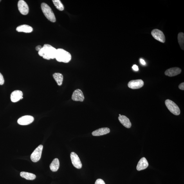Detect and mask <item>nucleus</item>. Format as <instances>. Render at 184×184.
<instances>
[{"instance_id": "2eb2a0df", "label": "nucleus", "mask_w": 184, "mask_h": 184, "mask_svg": "<svg viewBox=\"0 0 184 184\" xmlns=\"http://www.w3.org/2000/svg\"><path fill=\"white\" fill-rule=\"evenodd\" d=\"M110 132V130L108 127H103L96 130L92 132L94 136H100L108 134Z\"/></svg>"}, {"instance_id": "6e6552de", "label": "nucleus", "mask_w": 184, "mask_h": 184, "mask_svg": "<svg viewBox=\"0 0 184 184\" xmlns=\"http://www.w3.org/2000/svg\"><path fill=\"white\" fill-rule=\"evenodd\" d=\"M70 157L72 164L75 168L80 169L82 167V163L79 157L75 152H72L70 154Z\"/></svg>"}, {"instance_id": "a211bd4d", "label": "nucleus", "mask_w": 184, "mask_h": 184, "mask_svg": "<svg viewBox=\"0 0 184 184\" xmlns=\"http://www.w3.org/2000/svg\"><path fill=\"white\" fill-rule=\"evenodd\" d=\"M60 164L58 159L55 158L53 161L50 166V170L53 172H57L59 169Z\"/></svg>"}, {"instance_id": "9b49d317", "label": "nucleus", "mask_w": 184, "mask_h": 184, "mask_svg": "<svg viewBox=\"0 0 184 184\" xmlns=\"http://www.w3.org/2000/svg\"><path fill=\"white\" fill-rule=\"evenodd\" d=\"M34 120V118L33 116L26 115L19 118L17 120V123L21 125H27L32 123Z\"/></svg>"}, {"instance_id": "9d476101", "label": "nucleus", "mask_w": 184, "mask_h": 184, "mask_svg": "<svg viewBox=\"0 0 184 184\" xmlns=\"http://www.w3.org/2000/svg\"><path fill=\"white\" fill-rule=\"evenodd\" d=\"M144 82L142 80H133L130 81L128 83V86L132 89H138L142 88Z\"/></svg>"}, {"instance_id": "20e7f679", "label": "nucleus", "mask_w": 184, "mask_h": 184, "mask_svg": "<svg viewBox=\"0 0 184 184\" xmlns=\"http://www.w3.org/2000/svg\"><path fill=\"white\" fill-rule=\"evenodd\" d=\"M165 104L167 109L172 114L175 115H180V109L175 103L171 100L167 99L165 101Z\"/></svg>"}, {"instance_id": "39448f33", "label": "nucleus", "mask_w": 184, "mask_h": 184, "mask_svg": "<svg viewBox=\"0 0 184 184\" xmlns=\"http://www.w3.org/2000/svg\"><path fill=\"white\" fill-rule=\"evenodd\" d=\"M43 146L40 145L35 149L31 154L30 159L33 162H37L41 159Z\"/></svg>"}, {"instance_id": "0eeeda50", "label": "nucleus", "mask_w": 184, "mask_h": 184, "mask_svg": "<svg viewBox=\"0 0 184 184\" xmlns=\"http://www.w3.org/2000/svg\"><path fill=\"white\" fill-rule=\"evenodd\" d=\"M18 8L20 13L23 15L28 14L29 9L28 4L23 0H20L18 3Z\"/></svg>"}, {"instance_id": "cd10ccee", "label": "nucleus", "mask_w": 184, "mask_h": 184, "mask_svg": "<svg viewBox=\"0 0 184 184\" xmlns=\"http://www.w3.org/2000/svg\"><path fill=\"white\" fill-rule=\"evenodd\" d=\"M140 61L141 64H142L143 65H145L146 63L144 60L142 59H140Z\"/></svg>"}, {"instance_id": "b1692460", "label": "nucleus", "mask_w": 184, "mask_h": 184, "mask_svg": "<svg viewBox=\"0 0 184 184\" xmlns=\"http://www.w3.org/2000/svg\"><path fill=\"white\" fill-rule=\"evenodd\" d=\"M4 79L3 76L2 74L0 73V85H3L4 83Z\"/></svg>"}, {"instance_id": "f03ea898", "label": "nucleus", "mask_w": 184, "mask_h": 184, "mask_svg": "<svg viewBox=\"0 0 184 184\" xmlns=\"http://www.w3.org/2000/svg\"><path fill=\"white\" fill-rule=\"evenodd\" d=\"M71 57L70 53L68 51L63 49H57L55 58L58 62L67 63L71 61Z\"/></svg>"}, {"instance_id": "f8f14e48", "label": "nucleus", "mask_w": 184, "mask_h": 184, "mask_svg": "<svg viewBox=\"0 0 184 184\" xmlns=\"http://www.w3.org/2000/svg\"><path fill=\"white\" fill-rule=\"evenodd\" d=\"M23 93L22 91L19 90L15 91L11 94V100L13 102H17L23 98Z\"/></svg>"}, {"instance_id": "c85d7f7f", "label": "nucleus", "mask_w": 184, "mask_h": 184, "mask_svg": "<svg viewBox=\"0 0 184 184\" xmlns=\"http://www.w3.org/2000/svg\"><path fill=\"white\" fill-rule=\"evenodd\" d=\"M119 116H121V114H119Z\"/></svg>"}, {"instance_id": "7ed1b4c3", "label": "nucleus", "mask_w": 184, "mask_h": 184, "mask_svg": "<svg viewBox=\"0 0 184 184\" xmlns=\"http://www.w3.org/2000/svg\"><path fill=\"white\" fill-rule=\"evenodd\" d=\"M41 8L46 18L51 22L54 23L56 21V17L52 9L48 4L42 3Z\"/></svg>"}, {"instance_id": "aec40b11", "label": "nucleus", "mask_w": 184, "mask_h": 184, "mask_svg": "<svg viewBox=\"0 0 184 184\" xmlns=\"http://www.w3.org/2000/svg\"><path fill=\"white\" fill-rule=\"evenodd\" d=\"M53 77L58 86H61L63 80V76L62 74L59 73H55L53 74Z\"/></svg>"}, {"instance_id": "dca6fc26", "label": "nucleus", "mask_w": 184, "mask_h": 184, "mask_svg": "<svg viewBox=\"0 0 184 184\" xmlns=\"http://www.w3.org/2000/svg\"><path fill=\"white\" fill-rule=\"evenodd\" d=\"M118 120L120 122L127 128H130L131 127L132 124L129 119L124 115H121L118 117Z\"/></svg>"}, {"instance_id": "423d86ee", "label": "nucleus", "mask_w": 184, "mask_h": 184, "mask_svg": "<svg viewBox=\"0 0 184 184\" xmlns=\"http://www.w3.org/2000/svg\"><path fill=\"white\" fill-rule=\"evenodd\" d=\"M151 35L154 38L163 43L165 41V38L162 31L158 29H154L151 31Z\"/></svg>"}, {"instance_id": "c756f323", "label": "nucleus", "mask_w": 184, "mask_h": 184, "mask_svg": "<svg viewBox=\"0 0 184 184\" xmlns=\"http://www.w3.org/2000/svg\"><path fill=\"white\" fill-rule=\"evenodd\" d=\"M1 0H0V2H1Z\"/></svg>"}, {"instance_id": "f257e3e1", "label": "nucleus", "mask_w": 184, "mask_h": 184, "mask_svg": "<svg viewBox=\"0 0 184 184\" xmlns=\"http://www.w3.org/2000/svg\"><path fill=\"white\" fill-rule=\"evenodd\" d=\"M57 49L48 44H44L38 51L39 55L45 59L50 60L55 58Z\"/></svg>"}, {"instance_id": "a878e982", "label": "nucleus", "mask_w": 184, "mask_h": 184, "mask_svg": "<svg viewBox=\"0 0 184 184\" xmlns=\"http://www.w3.org/2000/svg\"><path fill=\"white\" fill-rule=\"evenodd\" d=\"M132 68L135 71H138V67L136 65H134L133 67H132Z\"/></svg>"}, {"instance_id": "4468645a", "label": "nucleus", "mask_w": 184, "mask_h": 184, "mask_svg": "<svg viewBox=\"0 0 184 184\" xmlns=\"http://www.w3.org/2000/svg\"><path fill=\"white\" fill-rule=\"evenodd\" d=\"M149 164L147 159L144 157L140 159L137 166L136 169L138 171L144 170L148 167Z\"/></svg>"}, {"instance_id": "ddd939ff", "label": "nucleus", "mask_w": 184, "mask_h": 184, "mask_svg": "<svg viewBox=\"0 0 184 184\" xmlns=\"http://www.w3.org/2000/svg\"><path fill=\"white\" fill-rule=\"evenodd\" d=\"M181 70L178 67H174L168 69L165 71L166 75L170 77H174L178 75L181 73Z\"/></svg>"}, {"instance_id": "f3484780", "label": "nucleus", "mask_w": 184, "mask_h": 184, "mask_svg": "<svg viewBox=\"0 0 184 184\" xmlns=\"http://www.w3.org/2000/svg\"><path fill=\"white\" fill-rule=\"evenodd\" d=\"M16 30L19 32L30 33L32 32L33 28L32 27L27 25H23L18 26Z\"/></svg>"}, {"instance_id": "5701e85b", "label": "nucleus", "mask_w": 184, "mask_h": 184, "mask_svg": "<svg viewBox=\"0 0 184 184\" xmlns=\"http://www.w3.org/2000/svg\"><path fill=\"white\" fill-rule=\"evenodd\" d=\"M95 184H105L104 181L102 179H99L96 181Z\"/></svg>"}, {"instance_id": "412c9836", "label": "nucleus", "mask_w": 184, "mask_h": 184, "mask_svg": "<svg viewBox=\"0 0 184 184\" xmlns=\"http://www.w3.org/2000/svg\"><path fill=\"white\" fill-rule=\"evenodd\" d=\"M178 41L181 48L184 50V34L183 33H179L178 35Z\"/></svg>"}, {"instance_id": "393cba45", "label": "nucleus", "mask_w": 184, "mask_h": 184, "mask_svg": "<svg viewBox=\"0 0 184 184\" xmlns=\"http://www.w3.org/2000/svg\"><path fill=\"white\" fill-rule=\"evenodd\" d=\"M179 88L181 90H184V82L182 83L179 85Z\"/></svg>"}, {"instance_id": "bb28decb", "label": "nucleus", "mask_w": 184, "mask_h": 184, "mask_svg": "<svg viewBox=\"0 0 184 184\" xmlns=\"http://www.w3.org/2000/svg\"><path fill=\"white\" fill-rule=\"evenodd\" d=\"M42 48V46H41L39 45L36 47L35 49L36 51H39L41 50Z\"/></svg>"}, {"instance_id": "6ab92c4d", "label": "nucleus", "mask_w": 184, "mask_h": 184, "mask_svg": "<svg viewBox=\"0 0 184 184\" xmlns=\"http://www.w3.org/2000/svg\"><path fill=\"white\" fill-rule=\"evenodd\" d=\"M20 176L22 178L28 180H34L36 178V176L35 174L26 172H21L20 173Z\"/></svg>"}, {"instance_id": "4be33fe9", "label": "nucleus", "mask_w": 184, "mask_h": 184, "mask_svg": "<svg viewBox=\"0 0 184 184\" xmlns=\"http://www.w3.org/2000/svg\"><path fill=\"white\" fill-rule=\"evenodd\" d=\"M52 1L55 7L57 9L60 11H62L64 10V6L60 0H53Z\"/></svg>"}, {"instance_id": "1a4fd4ad", "label": "nucleus", "mask_w": 184, "mask_h": 184, "mask_svg": "<svg viewBox=\"0 0 184 184\" xmlns=\"http://www.w3.org/2000/svg\"><path fill=\"white\" fill-rule=\"evenodd\" d=\"M72 99L75 101H83L85 97L82 91L80 89L75 90L72 96Z\"/></svg>"}]
</instances>
